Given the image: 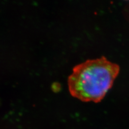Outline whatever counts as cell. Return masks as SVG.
<instances>
[{
	"label": "cell",
	"mask_w": 129,
	"mask_h": 129,
	"mask_svg": "<svg viewBox=\"0 0 129 129\" xmlns=\"http://www.w3.org/2000/svg\"><path fill=\"white\" fill-rule=\"evenodd\" d=\"M119 71L117 64L104 56L80 63L68 79L70 94L82 102H100L112 87Z\"/></svg>",
	"instance_id": "cell-1"
}]
</instances>
